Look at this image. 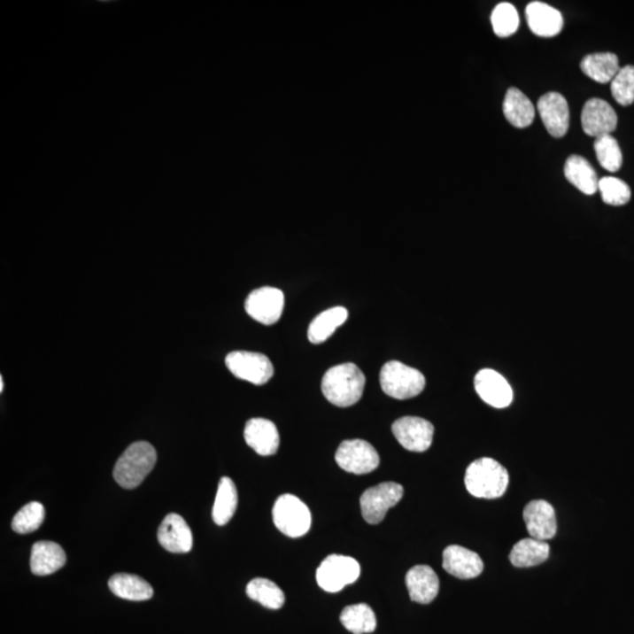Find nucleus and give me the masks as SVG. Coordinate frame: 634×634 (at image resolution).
<instances>
[{"label": "nucleus", "mask_w": 634, "mask_h": 634, "mask_svg": "<svg viewBox=\"0 0 634 634\" xmlns=\"http://www.w3.org/2000/svg\"><path fill=\"white\" fill-rule=\"evenodd\" d=\"M365 385V374L354 363L335 366L322 378L324 398L341 408L356 405L362 398Z\"/></svg>", "instance_id": "f257e3e1"}, {"label": "nucleus", "mask_w": 634, "mask_h": 634, "mask_svg": "<svg viewBox=\"0 0 634 634\" xmlns=\"http://www.w3.org/2000/svg\"><path fill=\"white\" fill-rule=\"evenodd\" d=\"M348 319V311L344 307H334L317 315L308 329V338L312 344H320L327 341L335 330Z\"/></svg>", "instance_id": "bb28decb"}, {"label": "nucleus", "mask_w": 634, "mask_h": 634, "mask_svg": "<svg viewBox=\"0 0 634 634\" xmlns=\"http://www.w3.org/2000/svg\"><path fill=\"white\" fill-rule=\"evenodd\" d=\"M581 68L587 77L592 81L607 84L614 81L619 70V59L615 53H593L584 57Z\"/></svg>", "instance_id": "a878e982"}, {"label": "nucleus", "mask_w": 634, "mask_h": 634, "mask_svg": "<svg viewBox=\"0 0 634 634\" xmlns=\"http://www.w3.org/2000/svg\"><path fill=\"white\" fill-rule=\"evenodd\" d=\"M246 443L261 456L275 455L280 446L276 425L266 419H251L244 428Z\"/></svg>", "instance_id": "6ab92c4d"}, {"label": "nucleus", "mask_w": 634, "mask_h": 634, "mask_svg": "<svg viewBox=\"0 0 634 634\" xmlns=\"http://www.w3.org/2000/svg\"><path fill=\"white\" fill-rule=\"evenodd\" d=\"M406 584L412 600L429 604L437 597L439 579L428 565H416L406 576Z\"/></svg>", "instance_id": "aec40b11"}, {"label": "nucleus", "mask_w": 634, "mask_h": 634, "mask_svg": "<svg viewBox=\"0 0 634 634\" xmlns=\"http://www.w3.org/2000/svg\"><path fill=\"white\" fill-rule=\"evenodd\" d=\"M491 24L497 37L506 38L513 35L520 27V16L516 7L510 3H500L491 14Z\"/></svg>", "instance_id": "7c9ffc66"}, {"label": "nucleus", "mask_w": 634, "mask_h": 634, "mask_svg": "<svg viewBox=\"0 0 634 634\" xmlns=\"http://www.w3.org/2000/svg\"><path fill=\"white\" fill-rule=\"evenodd\" d=\"M464 482L468 491L474 497L495 499L506 493L509 485V474L502 464L484 457L468 467Z\"/></svg>", "instance_id": "f03ea898"}, {"label": "nucleus", "mask_w": 634, "mask_h": 634, "mask_svg": "<svg viewBox=\"0 0 634 634\" xmlns=\"http://www.w3.org/2000/svg\"><path fill=\"white\" fill-rule=\"evenodd\" d=\"M382 390L396 399L416 398L425 388V377L420 370L403 365L402 362L385 363L381 369Z\"/></svg>", "instance_id": "20e7f679"}, {"label": "nucleus", "mask_w": 634, "mask_h": 634, "mask_svg": "<svg viewBox=\"0 0 634 634\" xmlns=\"http://www.w3.org/2000/svg\"><path fill=\"white\" fill-rule=\"evenodd\" d=\"M335 460L341 469L355 475L369 474L380 466V455L376 449L362 439L342 442Z\"/></svg>", "instance_id": "1a4fd4ad"}, {"label": "nucleus", "mask_w": 634, "mask_h": 634, "mask_svg": "<svg viewBox=\"0 0 634 634\" xmlns=\"http://www.w3.org/2000/svg\"><path fill=\"white\" fill-rule=\"evenodd\" d=\"M226 366L234 376L255 385L266 384L274 375L272 362L260 352H229L226 358Z\"/></svg>", "instance_id": "6e6552de"}, {"label": "nucleus", "mask_w": 634, "mask_h": 634, "mask_svg": "<svg viewBox=\"0 0 634 634\" xmlns=\"http://www.w3.org/2000/svg\"><path fill=\"white\" fill-rule=\"evenodd\" d=\"M503 112L506 120L517 128H528L535 120V106L531 100L516 88L507 89Z\"/></svg>", "instance_id": "4be33fe9"}, {"label": "nucleus", "mask_w": 634, "mask_h": 634, "mask_svg": "<svg viewBox=\"0 0 634 634\" xmlns=\"http://www.w3.org/2000/svg\"><path fill=\"white\" fill-rule=\"evenodd\" d=\"M273 521L283 535L298 538L311 529L312 514L308 506L297 496L282 495L274 504Z\"/></svg>", "instance_id": "39448f33"}, {"label": "nucleus", "mask_w": 634, "mask_h": 634, "mask_svg": "<svg viewBox=\"0 0 634 634\" xmlns=\"http://www.w3.org/2000/svg\"><path fill=\"white\" fill-rule=\"evenodd\" d=\"M237 507L236 486L232 479L221 478L216 492L214 506H213V520L216 525H226L232 520Z\"/></svg>", "instance_id": "cd10ccee"}, {"label": "nucleus", "mask_w": 634, "mask_h": 634, "mask_svg": "<svg viewBox=\"0 0 634 634\" xmlns=\"http://www.w3.org/2000/svg\"><path fill=\"white\" fill-rule=\"evenodd\" d=\"M403 486L394 482L381 483L369 488L361 496L362 516L367 523L378 524L384 520L388 510L402 499Z\"/></svg>", "instance_id": "0eeeda50"}, {"label": "nucleus", "mask_w": 634, "mask_h": 634, "mask_svg": "<svg viewBox=\"0 0 634 634\" xmlns=\"http://www.w3.org/2000/svg\"><path fill=\"white\" fill-rule=\"evenodd\" d=\"M611 93L615 102L622 106H630L634 103V66L621 68L611 81Z\"/></svg>", "instance_id": "f704fd0d"}, {"label": "nucleus", "mask_w": 634, "mask_h": 634, "mask_svg": "<svg viewBox=\"0 0 634 634\" xmlns=\"http://www.w3.org/2000/svg\"><path fill=\"white\" fill-rule=\"evenodd\" d=\"M530 30L539 37L551 38L563 30V14L542 2L530 3L525 9Z\"/></svg>", "instance_id": "a211bd4d"}, {"label": "nucleus", "mask_w": 634, "mask_h": 634, "mask_svg": "<svg viewBox=\"0 0 634 634\" xmlns=\"http://www.w3.org/2000/svg\"><path fill=\"white\" fill-rule=\"evenodd\" d=\"M538 112L547 132L554 138H563L570 125L568 104L561 93L549 92L538 100Z\"/></svg>", "instance_id": "4468645a"}, {"label": "nucleus", "mask_w": 634, "mask_h": 634, "mask_svg": "<svg viewBox=\"0 0 634 634\" xmlns=\"http://www.w3.org/2000/svg\"><path fill=\"white\" fill-rule=\"evenodd\" d=\"M108 587L115 596L126 600L143 601L153 597V587L135 575H114L108 581Z\"/></svg>", "instance_id": "b1692460"}, {"label": "nucleus", "mask_w": 634, "mask_h": 634, "mask_svg": "<svg viewBox=\"0 0 634 634\" xmlns=\"http://www.w3.org/2000/svg\"><path fill=\"white\" fill-rule=\"evenodd\" d=\"M601 199L611 206H622L631 200V189L628 183L614 176H605L598 183Z\"/></svg>", "instance_id": "72a5a7b5"}, {"label": "nucleus", "mask_w": 634, "mask_h": 634, "mask_svg": "<svg viewBox=\"0 0 634 634\" xmlns=\"http://www.w3.org/2000/svg\"><path fill=\"white\" fill-rule=\"evenodd\" d=\"M523 517L531 538L546 542L556 536V514L553 506L546 500L537 499L530 502L525 506Z\"/></svg>", "instance_id": "2eb2a0df"}, {"label": "nucleus", "mask_w": 634, "mask_h": 634, "mask_svg": "<svg viewBox=\"0 0 634 634\" xmlns=\"http://www.w3.org/2000/svg\"><path fill=\"white\" fill-rule=\"evenodd\" d=\"M247 314L265 326H272L281 319L284 308L282 290L262 287L251 291L244 304Z\"/></svg>", "instance_id": "9d476101"}, {"label": "nucleus", "mask_w": 634, "mask_h": 634, "mask_svg": "<svg viewBox=\"0 0 634 634\" xmlns=\"http://www.w3.org/2000/svg\"><path fill=\"white\" fill-rule=\"evenodd\" d=\"M443 568L453 577L474 579L482 574L484 564L478 553L460 545L446 547L443 553Z\"/></svg>", "instance_id": "f3484780"}, {"label": "nucleus", "mask_w": 634, "mask_h": 634, "mask_svg": "<svg viewBox=\"0 0 634 634\" xmlns=\"http://www.w3.org/2000/svg\"><path fill=\"white\" fill-rule=\"evenodd\" d=\"M158 540L172 553H187L193 547L192 530L178 514H169L158 530Z\"/></svg>", "instance_id": "dca6fc26"}, {"label": "nucleus", "mask_w": 634, "mask_h": 634, "mask_svg": "<svg viewBox=\"0 0 634 634\" xmlns=\"http://www.w3.org/2000/svg\"><path fill=\"white\" fill-rule=\"evenodd\" d=\"M157 463V452L149 442H135L115 463V482L125 489L138 488Z\"/></svg>", "instance_id": "7ed1b4c3"}, {"label": "nucleus", "mask_w": 634, "mask_h": 634, "mask_svg": "<svg viewBox=\"0 0 634 634\" xmlns=\"http://www.w3.org/2000/svg\"><path fill=\"white\" fill-rule=\"evenodd\" d=\"M66 563V554L59 544L38 542L32 547L31 571L35 576H49L60 570Z\"/></svg>", "instance_id": "412c9836"}, {"label": "nucleus", "mask_w": 634, "mask_h": 634, "mask_svg": "<svg viewBox=\"0 0 634 634\" xmlns=\"http://www.w3.org/2000/svg\"><path fill=\"white\" fill-rule=\"evenodd\" d=\"M550 556V545L544 540L522 539L514 544L509 560L516 568H532L544 563Z\"/></svg>", "instance_id": "393cba45"}, {"label": "nucleus", "mask_w": 634, "mask_h": 634, "mask_svg": "<svg viewBox=\"0 0 634 634\" xmlns=\"http://www.w3.org/2000/svg\"><path fill=\"white\" fill-rule=\"evenodd\" d=\"M4 390V380L3 377H0V391L3 392Z\"/></svg>", "instance_id": "c9c22d12"}, {"label": "nucleus", "mask_w": 634, "mask_h": 634, "mask_svg": "<svg viewBox=\"0 0 634 634\" xmlns=\"http://www.w3.org/2000/svg\"><path fill=\"white\" fill-rule=\"evenodd\" d=\"M617 125V113L610 104L599 98L587 100L582 111V128L587 135L594 138L610 135Z\"/></svg>", "instance_id": "f8f14e48"}, {"label": "nucleus", "mask_w": 634, "mask_h": 634, "mask_svg": "<svg viewBox=\"0 0 634 634\" xmlns=\"http://www.w3.org/2000/svg\"><path fill=\"white\" fill-rule=\"evenodd\" d=\"M594 151L601 167L608 172H617L622 168V154L621 146L614 136L604 135L594 142Z\"/></svg>", "instance_id": "2f4dec72"}, {"label": "nucleus", "mask_w": 634, "mask_h": 634, "mask_svg": "<svg viewBox=\"0 0 634 634\" xmlns=\"http://www.w3.org/2000/svg\"><path fill=\"white\" fill-rule=\"evenodd\" d=\"M246 592L251 599L258 601L262 607L272 608V610H279L286 600L282 590L269 579H253L248 584Z\"/></svg>", "instance_id": "c756f323"}, {"label": "nucleus", "mask_w": 634, "mask_h": 634, "mask_svg": "<svg viewBox=\"0 0 634 634\" xmlns=\"http://www.w3.org/2000/svg\"><path fill=\"white\" fill-rule=\"evenodd\" d=\"M341 622L349 632L367 634L375 631L377 622L373 608L367 604L351 605L341 614Z\"/></svg>", "instance_id": "c85d7f7f"}, {"label": "nucleus", "mask_w": 634, "mask_h": 634, "mask_svg": "<svg viewBox=\"0 0 634 634\" xmlns=\"http://www.w3.org/2000/svg\"><path fill=\"white\" fill-rule=\"evenodd\" d=\"M361 567L354 558L331 554L321 563L316 571V581L327 592H338L358 581Z\"/></svg>", "instance_id": "423d86ee"}, {"label": "nucleus", "mask_w": 634, "mask_h": 634, "mask_svg": "<svg viewBox=\"0 0 634 634\" xmlns=\"http://www.w3.org/2000/svg\"><path fill=\"white\" fill-rule=\"evenodd\" d=\"M475 389L479 398L493 408H506L513 403V388L506 378L495 370L478 371L475 376Z\"/></svg>", "instance_id": "ddd939ff"}, {"label": "nucleus", "mask_w": 634, "mask_h": 634, "mask_svg": "<svg viewBox=\"0 0 634 634\" xmlns=\"http://www.w3.org/2000/svg\"><path fill=\"white\" fill-rule=\"evenodd\" d=\"M434 430V425L421 417H402L392 424V434L399 445L414 452H424L430 448Z\"/></svg>", "instance_id": "9b49d317"}, {"label": "nucleus", "mask_w": 634, "mask_h": 634, "mask_svg": "<svg viewBox=\"0 0 634 634\" xmlns=\"http://www.w3.org/2000/svg\"><path fill=\"white\" fill-rule=\"evenodd\" d=\"M44 520V506L39 502H31L18 511L12 521V529L19 535H27L41 528Z\"/></svg>", "instance_id": "473e14b6"}, {"label": "nucleus", "mask_w": 634, "mask_h": 634, "mask_svg": "<svg viewBox=\"0 0 634 634\" xmlns=\"http://www.w3.org/2000/svg\"><path fill=\"white\" fill-rule=\"evenodd\" d=\"M565 178L575 187H577L586 196H593L597 193L598 180L597 173L590 162L581 156H571L568 158L564 166Z\"/></svg>", "instance_id": "5701e85b"}]
</instances>
